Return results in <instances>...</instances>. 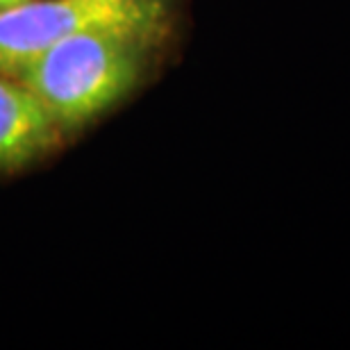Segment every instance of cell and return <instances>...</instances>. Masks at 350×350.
<instances>
[{"instance_id": "obj_2", "label": "cell", "mask_w": 350, "mask_h": 350, "mask_svg": "<svg viewBox=\"0 0 350 350\" xmlns=\"http://www.w3.org/2000/svg\"><path fill=\"white\" fill-rule=\"evenodd\" d=\"M155 0H27L0 12V75H16L57 41L94 27H152Z\"/></svg>"}, {"instance_id": "obj_1", "label": "cell", "mask_w": 350, "mask_h": 350, "mask_svg": "<svg viewBox=\"0 0 350 350\" xmlns=\"http://www.w3.org/2000/svg\"><path fill=\"white\" fill-rule=\"evenodd\" d=\"M152 27H94L57 41L16 78L59 128L87 123L135 87Z\"/></svg>"}, {"instance_id": "obj_4", "label": "cell", "mask_w": 350, "mask_h": 350, "mask_svg": "<svg viewBox=\"0 0 350 350\" xmlns=\"http://www.w3.org/2000/svg\"><path fill=\"white\" fill-rule=\"evenodd\" d=\"M21 3H27V0H0V12L3 10H10V7H16Z\"/></svg>"}, {"instance_id": "obj_3", "label": "cell", "mask_w": 350, "mask_h": 350, "mask_svg": "<svg viewBox=\"0 0 350 350\" xmlns=\"http://www.w3.org/2000/svg\"><path fill=\"white\" fill-rule=\"evenodd\" d=\"M57 121L16 78L0 75V171L18 169L48 150Z\"/></svg>"}]
</instances>
